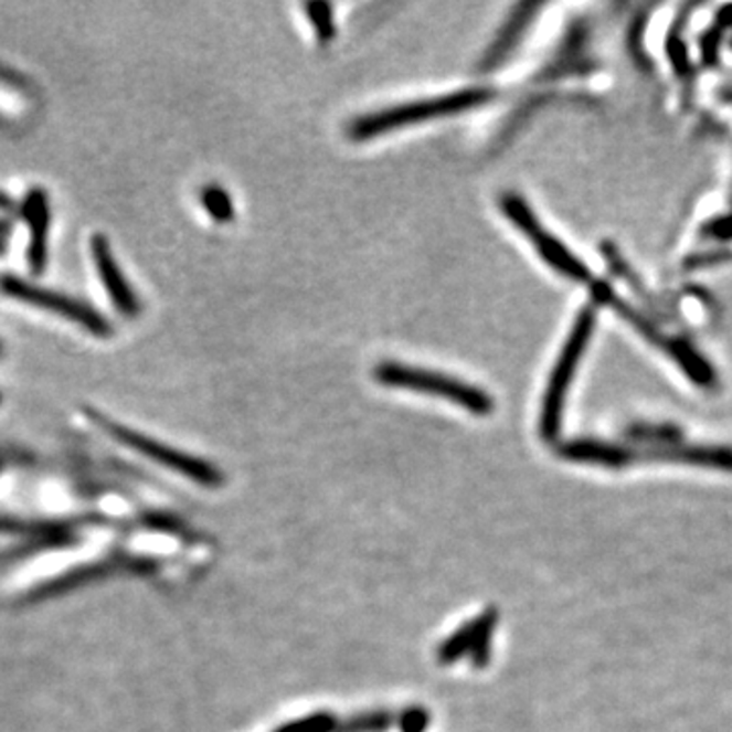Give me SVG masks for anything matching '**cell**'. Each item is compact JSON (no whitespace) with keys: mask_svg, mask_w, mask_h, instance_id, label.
Here are the masks:
<instances>
[{"mask_svg":"<svg viewBox=\"0 0 732 732\" xmlns=\"http://www.w3.org/2000/svg\"><path fill=\"white\" fill-rule=\"evenodd\" d=\"M492 96H495V91H490V88H464V91L450 92V94L436 96V98L389 106L383 110L357 118L348 127V137L352 141H369V139L381 137V135L401 129V127L460 115L464 110L490 103Z\"/></svg>","mask_w":732,"mask_h":732,"instance_id":"cell-1","label":"cell"},{"mask_svg":"<svg viewBox=\"0 0 732 732\" xmlns=\"http://www.w3.org/2000/svg\"><path fill=\"white\" fill-rule=\"evenodd\" d=\"M374 379L385 386L407 389L432 397H442L460 405L475 415L492 413L495 401L480 386L470 385L456 376L436 373L422 367H412L403 362H381L374 369Z\"/></svg>","mask_w":732,"mask_h":732,"instance_id":"cell-2","label":"cell"},{"mask_svg":"<svg viewBox=\"0 0 732 732\" xmlns=\"http://www.w3.org/2000/svg\"><path fill=\"white\" fill-rule=\"evenodd\" d=\"M594 323H596L594 309H582L572 328V335L567 336L564 348L560 352V359L555 362V369H553L550 383L545 389L543 410H541L540 434L545 442H553L555 437L560 436L565 393L572 385L574 374L579 371L580 359L591 342Z\"/></svg>","mask_w":732,"mask_h":732,"instance_id":"cell-3","label":"cell"},{"mask_svg":"<svg viewBox=\"0 0 732 732\" xmlns=\"http://www.w3.org/2000/svg\"><path fill=\"white\" fill-rule=\"evenodd\" d=\"M86 413H88L92 422L103 429L104 434H108L118 444H123L125 448H130V450L141 454L145 458L161 464V466H166V468L178 473V475L190 478V480L198 482V485L216 488L224 482V475L220 473V468H216L214 464L206 463L202 458H195V456H190L185 452L176 450V448H171L168 444H161V442H157L153 437L139 434V432H135L130 427H125V425H120L118 422H110V420H106L100 413L92 412V410H88Z\"/></svg>","mask_w":732,"mask_h":732,"instance_id":"cell-4","label":"cell"},{"mask_svg":"<svg viewBox=\"0 0 732 732\" xmlns=\"http://www.w3.org/2000/svg\"><path fill=\"white\" fill-rule=\"evenodd\" d=\"M502 214L513 222L517 231L523 232L527 241L533 244V248L540 253L541 258L552 265L553 269L560 270L564 277L572 282H588L591 270L574 257L564 244L541 226L540 220L535 219L533 210L527 206L526 200L517 193H505L501 198Z\"/></svg>","mask_w":732,"mask_h":732,"instance_id":"cell-5","label":"cell"},{"mask_svg":"<svg viewBox=\"0 0 732 732\" xmlns=\"http://www.w3.org/2000/svg\"><path fill=\"white\" fill-rule=\"evenodd\" d=\"M0 287L7 296L21 299V301L31 304L35 308L47 309L55 316H62L65 320L74 321L77 326H82L84 330H88L91 335L100 336V338L113 335L110 321L106 320L100 311H96L92 306L79 301V299L62 296L57 291L43 289V287L31 285V283L23 282V279H17V277H4L0 282Z\"/></svg>","mask_w":732,"mask_h":732,"instance_id":"cell-6","label":"cell"},{"mask_svg":"<svg viewBox=\"0 0 732 732\" xmlns=\"http://www.w3.org/2000/svg\"><path fill=\"white\" fill-rule=\"evenodd\" d=\"M91 253L94 267L100 275L106 294L110 297L113 306L123 314L125 318H137L141 314V301L135 294L132 285L127 282L125 273L118 267L116 257L113 255L110 243L104 234H94L91 238Z\"/></svg>","mask_w":732,"mask_h":732,"instance_id":"cell-7","label":"cell"},{"mask_svg":"<svg viewBox=\"0 0 732 732\" xmlns=\"http://www.w3.org/2000/svg\"><path fill=\"white\" fill-rule=\"evenodd\" d=\"M633 452V463L654 460V463L690 464L702 468H717L732 473V448L729 446H694V444H668L645 450Z\"/></svg>","mask_w":732,"mask_h":732,"instance_id":"cell-8","label":"cell"},{"mask_svg":"<svg viewBox=\"0 0 732 732\" xmlns=\"http://www.w3.org/2000/svg\"><path fill=\"white\" fill-rule=\"evenodd\" d=\"M497 625V613L490 608L485 615L464 625L463 629L454 633L448 641L444 643L437 651V661L448 666L452 661L470 654L475 657L476 666H485L488 661V649H490V637Z\"/></svg>","mask_w":732,"mask_h":732,"instance_id":"cell-9","label":"cell"},{"mask_svg":"<svg viewBox=\"0 0 732 732\" xmlns=\"http://www.w3.org/2000/svg\"><path fill=\"white\" fill-rule=\"evenodd\" d=\"M26 229H29V267L33 273H43L47 263V238H50V202L43 190L26 193L23 206Z\"/></svg>","mask_w":732,"mask_h":732,"instance_id":"cell-10","label":"cell"},{"mask_svg":"<svg viewBox=\"0 0 732 732\" xmlns=\"http://www.w3.org/2000/svg\"><path fill=\"white\" fill-rule=\"evenodd\" d=\"M562 458L570 463L594 464L604 468H625L633 463V452L625 446L594 442V439H576L562 446Z\"/></svg>","mask_w":732,"mask_h":732,"instance_id":"cell-11","label":"cell"},{"mask_svg":"<svg viewBox=\"0 0 732 732\" xmlns=\"http://www.w3.org/2000/svg\"><path fill=\"white\" fill-rule=\"evenodd\" d=\"M308 14L309 23L314 25L316 38L320 43H330L336 35L335 9L326 2H309L304 7Z\"/></svg>","mask_w":732,"mask_h":732,"instance_id":"cell-12","label":"cell"},{"mask_svg":"<svg viewBox=\"0 0 732 732\" xmlns=\"http://www.w3.org/2000/svg\"><path fill=\"white\" fill-rule=\"evenodd\" d=\"M527 19L526 14H521V17H514V19H511V23L509 25L505 26V31H502L501 35H499V39L495 41V45L490 47V52H488L487 57H485V62H482V67H492L495 64H499L501 62L502 57H505V53L509 52L511 47H513L514 39L519 38V33L523 31V26L527 25Z\"/></svg>","mask_w":732,"mask_h":732,"instance_id":"cell-13","label":"cell"},{"mask_svg":"<svg viewBox=\"0 0 732 732\" xmlns=\"http://www.w3.org/2000/svg\"><path fill=\"white\" fill-rule=\"evenodd\" d=\"M202 204L216 222H231L234 219L231 193L224 192L219 185H208L202 190Z\"/></svg>","mask_w":732,"mask_h":732,"instance_id":"cell-14","label":"cell"},{"mask_svg":"<svg viewBox=\"0 0 732 732\" xmlns=\"http://www.w3.org/2000/svg\"><path fill=\"white\" fill-rule=\"evenodd\" d=\"M0 401H2V397H0Z\"/></svg>","mask_w":732,"mask_h":732,"instance_id":"cell-15","label":"cell"}]
</instances>
